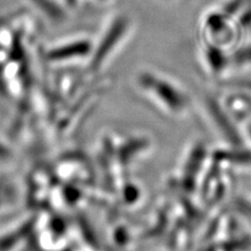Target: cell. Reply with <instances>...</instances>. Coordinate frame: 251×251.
Segmentation results:
<instances>
[{"instance_id": "277c9868", "label": "cell", "mask_w": 251, "mask_h": 251, "mask_svg": "<svg viewBox=\"0 0 251 251\" xmlns=\"http://www.w3.org/2000/svg\"><path fill=\"white\" fill-rule=\"evenodd\" d=\"M65 1H66V4H68L69 6H74L76 4L77 0H65Z\"/></svg>"}, {"instance_id": "3957f363", "label": "cell", "mask_w": 251, "mask_h": 251, "mask_svg": "<svg viewBox=\"0 0 251 251\" xmlns=\"http://www.w3.org/2000/svg\"><path fill=\"white\" fill-rule=\"evenodd\" d=\"M93 45V42H91L89 39H75V40H70L52 47L47 52V59L52 62L62 63L86 57L90 58Z\"/></svg>"}, {"instance_id": "7a4b0ae2", "label": "cell", "mask_w": 251, "mask_h": 251, "mask_svg": "<svg viewBox=\"0 0 251 251\" xmlns=\"http://www.w3.org/2000/svg\"><path fill=\"white\" fill-rule=\"evenodd\" d=\"M131 21L128 16L124 14L116 15L108 23L104 33L101 34L98 44L93 45L90 56L89 69L91 72H99L109 58L120 49V46L127 39L131 30Z\"/></svg>"}, {"instance_id": "6da1fadb", "label": "cell", "mask_w": 251, "mask_h": 251, "mask_svg": "<svg viewBox=\"0 0 251 251\" xmlns=\"http://www.w3.org/2000/svg\"><path fill=\"white\" fill-rule=\"evenodd\" d=\"M136 82L141 90L171 113L183 114L188 110L190 98L185 91L163 75L144 70L137 75Z\"/></svg>"}, {"instance_id": "5b68a950", "label": "cell", "mask_w": 251, "mask_h": 251, "mask_svg": "<svg viewBox=\"0 0 251 251\" xmlns=\"http://www.w3.org/2000/svg\"><path fill=\"white\" fill-rule=\"evenodd\" d=\"M98 1H100V2H103V1H108V0H98Z\"/></svg>"}]
</instances>
